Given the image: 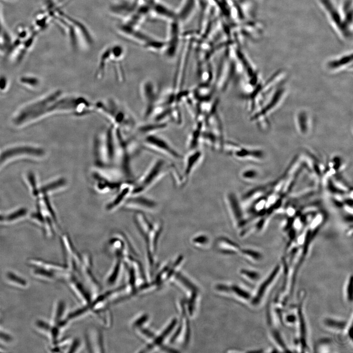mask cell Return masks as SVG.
I'll use <instances>...</instances> for the list:
<instances>
[{
    "instance_id": "obj_1",
    "label": "cell",
    "mask_w": 353,
    "mask_h": 353,
    "mask_svg": "<svg viewBox=\"0 0 353 353\" xmlns=\"http://www.w3.org/2000/svg\"><path fill=\"white\" fill-rule=\"evenodd\" d=\"M98 112L109 123L110 126L123 132L129 131L135 127V120L130 111L116 100L109 98L94 103Z\"/></svg>"
},
{
    "instance_id": "obj_2",
    "label": "cell",
    "mask_w": 353,
    "mask_h": 353,
    "mask_svg": "<svg viewBox=\"0 0 353 353\" xmlns=\"http://www.w3.org/2000/svg\"><path fill=\"white\" fill-rule=\"evenodd\" d=\"M90 175L94 191L102 195L114 192L127 176L122 169L113 165H95Z\"/></svg>"
},
{
    "instance_id": "obj_3",
    "label": "cell",
    "mask_w": 353,
    "mask_h": 353,
    "mask_svg": "<svg viewBox=\"0 0 353 353\" xmlns=\"http://www.w3.org/2000/svg\"><path fill=\"white\" fill-rule=\"evenodd\" d=\"M115 129L110 126L94 138L93 152L96 165L106 166L113 164L116 150Z\"/></svg>"
},
{
    "instance_id": "obj_4",
    "label": "cell",
    "mask_w": 353,
    "mask_h": 353,
    "mask_svg": "<svg viewBox=\"0 0 353 353\" xmlns=\"http://www.w3.org/2000/svg\"><path fill=\"white\" fill-rule=\"evenodd\" d=\"M170 166L162 158L153 160L133 183L132 196L144 194L166 175Z\"/></svg>"
},
{
    "instance_id": "obj_5",
    "label": "cell",
    "mask_w": 353,
    "mask_h": 353,
    "mask_svg": "<svg viewBox=\"0 0 353 353\" xmlns=\"http://www.w3.org/2000/svg\"><path fill=\"white\" fill-rule=\"evenodd\" d=\"M330 23L338 34L345 39H350L353 35V26L345 21L341 9L332 0H318Z\"/></svg>"
},
{
    "instance_id": "obj_6",
    "label": "cell",
    "mask_w": 353,
    "mask_h": 353,
    "mask_svg": "<svg viewBox=\"0 0 353 353\" xmlns=\"http://www.w3.org/2000/svg\"><path fill=\"white\" fill-rule=\"evenodd\" d=\"M224 201L232 227L236 230L241 231L247 225L248 221L239 199L234 193L230 191L225 194Z\"/></svg>"
},
{
    "instance_id": "obj_7",
    "label": "cell",
    "mask_w": 353,
    "mask_h": 353,
    "mask_svg": "<svg viewBox=\"0 0 353 353\" xmlns=\"http://www.w3.org/2000/svg\"><path fill=\"white\" fill-rule=\"evenodd\" d=\"M141 147L143 149L161 154L174 160L182 158L181 154L163 138L151 133L144 135Z\"/></svg>"
},
{
    "instance_id": "obj_8",
    "label": "cell",
    "mask_w": 353,
    "mask_h": 353,
    "mask_svg": "<svg viewBox=\"0 0 353 353\" xmlns=\"http://www.w3.org/2000/svg\"><path fill=\"white\" fill-rule=\"evenodd\" d=\"M140 95L143 104V117H151L157 104V92L155 85L151 80H145L140 86Z\"/></svg>"
},
{
    "instance_id": "obj_9",
    "label": "cell",
    "mask_w": 353,
    "mask_h": 353,
    "mask_svg": "<svg viewBox=\"0 0 353 353\" xmlns=\"http://www.w3.org/2000/svg\"><path fill=\"white\" fill-rule=\"evenodd\" d=\"M133 188V183L127 181L122 182L114 192V195L105 204V211L108 213H113L123 207L132 195Z\"/></svg>"
},
{
    "instance_id": "obj_10",
    "label": "cell",
    "mask_w": 353,
    "mask_h": 353,
    "mask_svg": "<svg viewBox=\"0 0 353 353\" xmlns=\"http://www.w3.org/2000/svg\"><path fill=\"white\" fill-rule=\"evenodd\" d=\"M304 293L302 292L299 295V303L296 309L297 320L295 325L297 326L296 346L300 352H305L308 349L306 323L303 311Z\"/></svg>"
},
{
    "instance_id": "obj_11",
    "label": "cell",
    "mask_w": 353,
    "mask_h": 353,
    "mask_svg": "<svg viewBox=\"0 0 353 353\" xmlns=\"http://www.w3.org/2000/svg\"><path fill=\"white\" fill-rule=\"evenodd\" d=\"M163 228V225L162 222H153L149 230L141 235L145 244L146 252L151 265H152L153 262V254L156 251Z\"/></svg>"
},
{
    "instance_id": "obj_12",
    "label": "cell",
    "mask_w": 353,
    "mask_h": 353,
    "mask_svg": "<svg viewBox=\"0 0 353 353\" xmlns=\"http://www.w3.org/2000/svg\"><path fill=\"white\" fill-rule=\"evenodd\" d=\"M144 195L131 196L123 207L126 210L135 212L145 213L154 212L158 206L157 202Z\"/></svg>"
},
{
    "instance_id": "obj_13",
    "label": "cell",
    "mask_w": 353,
    "mask_h": 353,
    "mask_svg": "<svg viewBox=\"0 0 353 353\" xmlns=\"http://www.w3.org/2000/svg\"><path fill=\"white\" fill-rule=\"evenodd\" d=\"M283 267L277 264L271 270V272L259 284L255 295L252 298L251 303L256 306L263 300L267 293L273 286L277 278L282 272Z\"/></svg>"
},
{
    "instance_id": "obj_14",
    "label": "cell",
    "mask_w": 353,
    "mask_h": 353,
    "mask_svg": "<svg viewBox=\"0 0 353 353\" xmlns=\"http://www.w3.org/2000/svg\"><path fill=\"white\" fill-rule=\"evenodd\" d=\"M202 154L198 150H192V151L186 157L182 175L187 182L191 174L201 161Z\"/></svg>"
},
{
    "instance_id": "obj_15",
    "label": "cell",
    "mask_w": 353,
    "mask_h": 353,
    "mask_svg": "<svg viewBox=\"0 0 353 353\" xmlns=\"http://www.w3.org/2000/svg\"><path fill=\"white\" fill-rule=\"evenodd\" d=\"M219 250L225 254H235L240 252L241 249L236 242L225 236H220L217 239Z\"/></svg>"
},
{
    "instance_id": "obj_16",
    "label": "cell",
    "mask_w": 353,
    "mask_h": 353,
    "mask_svg": "<svg viewBox=\"0 0 353 353\" xmlns=\"http://www.w3.org/2000/svg\"><path fill=\"white\" fill-rule=\"evenodd\" d=\"M349 322L337 318L326 317L323 320L324 327L328 330L335 333L345 332Z\"/></svg>"
},
{
    "instance_id": "obj_17",
    "label": "cell",
    "mask_w": 353,
    "mask_h": 353,
    "mask_svg": "<svg viewBox=\"0 0 353 353\" xmlns=\"http://www.w3.org/2000/svg\"><path fill=\"white\" fill-rule=\"evenodd\" d=\"M179 26L178 22L174 21L171 26V36L166 51L168 57H173L176 51L178 42Z\"/></svg>"
},
{
    "instance_id": "obj_18",
    "label": "cell",
    "mask_w": 353,
    "mask_h": 353,
    "mask_svg": "<svg viewBox=\"0 0 353 353\" xmlns=\"http://www.w3.org/2000/svg\"><path fill=\"white\" fill-rule=\"evenodd\" d=\"M268 321L270 322V336L278 350L283 352H290L278 329L276 328L275 322L271 320H268Z\"/></svg>"
},
{
    "instance_id": "obj_19",
    "label": "cell",
    "mask_w": 353,
    "mask_h": 353,
    "mask_svg": "<svg viewBox=\"0 0 353 353\" xmlns=\"http://www.w3.org/2000/svg\"><path fill=\"white\" fill-rule=\"evenodd\" d=\"M353 53H348L329 61L328 63V67L331 70H337L349 66L352 64Z\"/></svg>"
},
{
    "instance_id": "obj_20",
    "label": "cell",
    "mask_w": 353,
    "mask_h": 353,
    "mask_svg": "<svg viewBox=\"0 0 353 353\" xmlns=\"http://www.w3.org/2000/svg\"><path fill=\"white\" fill-rule=\"evenodd\" d=\"M341 11L346 22L353 26V10L352 0H345L341 7Z\"/></svg>"
},
{
    "instance_id": "obj_21",
    "label": "cell",
    "mask_w": 353,
    "mask_h": 353,
    "mask_svg": "<svg viewBox=\"0 0 353 353\" xmlns=\"http://www.w3.org/2000/svg\"><path fill=\"white\" fill-rule=\"evenodd\" d=\"M32 266V273L35 276L49 280H52L55 278V272L42 267L35 266Z\"/></svg>"
},
{
    "instance_id": "obj_22",
    "label": "cell",
    "mask_w": 353,
    "mask_h": 353,
    "mask_svg": "<svg viewBox=\"0 0 353 353\" xmlns=\"http://www.w3.org/2000/svg\"><path fill=\"white\" fill-rule=\"evenodd\" d=\"M195 4L196 0H186L177 16L181 21L186 20L189 16L194 9Z\"/></svg>"
},
{
    "instance_id": "obj_23",
    "label": "cell",
    "mask_w": 353,
    "mask_h": 353,
    "mask_svg": "<svg viewBox=\"0 0 353 353\" xmlns=\"http://www.w3.org/2000/svg\"><path fill=\"white\" fill-rule=\"evenodd\" d=\"M7 279L13 285L20 287H26L27 285V282L23 278L13 272H7L6 274Z\"/></svg>"
},
{
    "instance_id": "obj_24",
    "label": "cell",
    "mask_w": 353,
    "mask_h": 353,
    "mask_svg": "<svg viewBox=\"0 0 353 353\" xmlns=\"http://www.w3.org/2000/svg\"><path fill=\"white\" fill-rule=\"evenodd\" d=\"M153 4L152 8L156 13L169 18L174 19L176 17L175 14L165 6L158 3Z\"/></svg>"
},
{
    "instance_id": "obj_25",
    "label": "cell",
    "mask_w": 353,
    "mask_h": 353,
    "mask_svg": "<svg viewBox=\"0 0 353 353\" xmlns=\"http://www.w3.org/2000/svg\"><path fill=\"white\" fill-rule=\"evenodd\" d=\"M240 252L248 258L255 262H260L263 258L262 254L255 250L249 249L241 250Z\"/></svg>"
},
{
    "instance_id": "obj_26",
    "label": "cell",
    "mask_w": 353,
    "mask_h": 353,
    "mask_svg": "<svg viewBox=\"0 0 353 353\" xmlns=\"http://www.w3.org/2000/svg\"><path fill=\"white\" fill-rule=\"evenodd\" d=\"M353 276L351 275L346 281L344 289L346 300L349 303L353 301Z\"/></svg>"
},
{
    "instance_id": "obj_27",
    "label": "cell",
    "mask_w": 353,
    "mask_h": 353,
    "mask_svg": "<svg viewBox=\"0 0 353 353\" xmlns=\"http://www.w3.org/2000/svg\"><path fill=\"white\" fill-rule=\"evenodd\" d=\"M297 311V310H296ZM282 322L287 326H294L296 325L297 320V311L290 312L281 316Z\"/></svg>"
},
{
    "instance_id": "obj_28",
    "label": "cell",
    "mask_w": 353,
    "mask_h": 353,
    "mask_svg": "<svg viewBox=\"0 0 353 353\" xmlns=\"http://www.w3.org/2000/svg\"><path fill=\"white\" fill-rule=\"evenodd\" d=\"M192 243L198 246H204L209 241V238L207 235L203 233H200L195 235L192 239Z\"/></svg>"
},
{
    "instance_id": "obj_29",
    "label": "cell",
    "mask_w": 353,
    "mask_h": 353,
    "mask_svg": "<svg viewBox=\"0 0 353 353\" xmlns=\"http://www.w3.org/2000/svg\"><path fill=\"white\" fill-rule=\"evenodd\" d=\"M241 274L252 282L257 281L260 278V274L259 272L254 270L242 269L241 270Z\"/></svg>"
},
{
    "instance_id": "obj_30",
    "label": "cell",
    "mask_w": 353,
    "mask_h": 353,
    "mask_svg": "<svg viewBox=\"0 0 353 353\" xmlns=\"http://www.w3.org/2000/svg\"><path fill=\"white\" fill-rule=\"evenodd\" d=\"M231 290L239 297L245 300H249L252 299L250 294L245 290L238 287L236 285H233L231 287Z\"/></svg>"
},
{
    "instance_id": "obj_31",
    "label": "cell",
    "mask_w": 353,
    "mask_h": 353,
    "mask_svg": "<svg viewBox=\"0 0 353 353\" xmlns=\"http://www.w3.org/2000/svg\"><path fill=\"white\" fill-rule=\"evenodd\" d=\"M176 277L178 279L181 281L182 283L185 286H186V287L191 290H192L193 291L197 292V287L192 283H191V282L188 279H187L186 277L183 276L181 274L179 273L176 274Z\"/></svg>"
},
{
    "instance_id": "obj_32",
    "label": "cell",
    "mask_w": 353,
    "mask_h": 353,
    "mask_svg": "<svg viewBox=\"0 0 353 353\" xmlns=\"http://www.w3.org/2000/svg\"><path fill=\"white\" fill-rule=\"evenodd\" d=\"M240 176L244 180H251L255 177V172L252 170H245L241 172Z\"/></svg>"
},
{
    "instance_id": "obj_33",
    "label": "cell",
    "mask_w": 353,
    "mask_h": 353,
    "mask_svg": "<svg viewBox=\"0 0 353 353\" xmlns=\"http://www.w3.org/2000/svg\"><path fill=\"white\" fill-rule=\"evenodd\" d=\"M216 288L217 289H218L220 291H226V292H227L229 290V288L227 286H225L223 284H219V285H217Z\"/></svg>"
},
{
    "instance_id": "obj_34",
    "label": "cell",
    "mask_w": 353,
    "mask_h": 353,
    "mask_svg": "<svg viewBox=\"0 0 353 353\" xmlns=\"http://www.w3.org/2000/svg\"><path fill=\"white\" fill-rule=\"evenodd\" d=\"M153 0H150V1L151 3H153Z\"/></svg>"
}]
</instances>
